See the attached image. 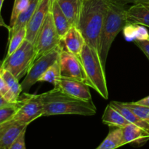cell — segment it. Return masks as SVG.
<instances>
[{"mask_svg": "<svg viewBox=\"0 0 149 149\" xmlns=\"http://www.w3.org/2000/svg\"><path fill=\"white\" fill-rule=\"evenodd\" d=\"M36 50L34 44L25 39L22 45L2 62L1 68L11 72L18 80L27 74L35 61Z\"/></svg>", "mask_w": 149, "mask_h": 149, "instance_id": "obj_5", "label": "cell"}, {"mask_svg": "<svg viewBox=\"0 0 149 149\" xmlns=\"http://www.w3.org/2000/svg\"><path fill=\"white\" fill-rule=\"evenodd\" d=\"M4 1V0H0V27L5 28L6 29H7L8 32H10V30H11V27H10V26H8L7 24H6L5 22H4V19H3L2 16H1V7H2Z\"/></svg>", "mask_w": 149, "mask_h": 149, "instance_id": "obj_32", "label": "cell"}, {"mask_svg": "<svg viewBox=\"0 0 149 149\" xmlns=\"http://www.w3.org/2000/svg\"><path fill=\"white\" fill-rule=\"evenodd\" d=\"M0 95L4 97L7 101L10 103H17V99L15 97L14 95L10 90L7 84H6L5 81L3 79L2 76L0 74Z\"/></svg>", "mask_w": 149, "mask_h": 149, "instance_id": "obj_27", "label": "cell"}, {"mask_svg": "<svg viewBox=\"0 0 149 149\" xmlns=\"http://www.w3.org/2000/svg\"><path fill=\"white\" fill-rule=\"evenodd\" d=\"M0 74L2 76L6 84H7L10 90H11L13 94L15 95V97L18 100L19 97L23 93L21 84L19 83V80L11 72H10L7 70L4 69V68L0 69Z\"/></svg>", "mask_w": 149, "mask_h": 149, "instance_id": "obj_22", "label": "cell"}, {"mask_svg": "<svg viewBox=\"0 0 149 149\" xmlns=\"http://www.w3.org/2000/svg\"><path fill=\"white\" fill-rule=\"evenodd\" d=\"M39 2H40V0H30V2H29V4L27 8L18 16L17 19L16 20L15 23H14L13 27L11 28L10 31L8 32V40L17 31L21 29L22 28L26 27L27 23H29L30 18L33 15V13H34L36 9L37 8Z\"/></svg>", "mask_w": 149, "mask_h": 149, "instance_id": "obj_19", "label": "cell"}, {"mask_svg": "<svg viewBox=\"0 0 149 149\" xmlns=\"http://www.w3.org/2000/svg\"><path fill=\"white\" fill-rule=\"evenodd\" d=\"M17 111V106H7L0 109V125L10 120Z\"/></svg>", "mask_w": 149, "mask_h": 149, "instance_id": "obj_28", "label": "cell"}, {"mask_svg": "<svg viewBox=\"0 0 149 149\" xmlns=\"http://www.w3.org/2000/svg\"><path fill=\"white\" fill-rule=\"evenodd\" d=\"M127 23L149 27V4H132L127 12Z\"/></svg>", "mask_w": 149, "mask_h": 149, "instance_id": "obj_15", "label": "cell"}, {"mask_svg": "<svg viewBox=\"0 0 149 149\" xmlns=\"http://www.w3.org/2000/svg\"><path fill=\"white\" fill-rule=\"evenodd\" d=\"M127 7L114 0H109V7L105 17L100 40V58L103 68L106 69V61L112 43L116 36L123 30L127 23Z\"/></svg>", "mask_w": 149, "mask_h": 149, "instance_id": "obj_3", "label": "cell"}, {"mask_svg": "<svg viewBox=\"0 0 149 149\" xmlns=\"http://www.w3.org/2000/svg\"><path fill=\"white\" fill-rule=\"evenodd\" d=\"M63 48V44L51 50L50 52L45 54L34 61L31 68H29L27 74L23 80L21 84L22 90L24 93H29L31 87L39 82V79L42 74L49 68V66L56 62L60 58L61 51Z\"/></svg>", "mask_w": 149, "mask_h": 149, "instance_id": "obj_8", "label": "cell"}, {"mask_svg": "<svg viewBox=\"0 0 149 149\" xmlns=\"http://www.w3.org/2000/svg\"><path fill=\"white\" fill-rule=\"evenodd\" d=\"M15 103H10V102L7 101L5 98H4L3 96H1L0 95V109L1 108H4V107H7V106H14L15 105Z\"/></svg>", "mask_w": 149, "mask_h": 149, "instance_id": "obj_33", "label": "cell"}, {"mask_svg": "<svg viewBox=\"0 0 149 149\" xmlns=\"http://www.w3.org/2000/svg\"><path fill=\"white\" fill-rule=\"evenodd\" d=\"M109 7V0H83L77 27L86 44L100 56L102 29Z\"/></svg>", "mask_w": 149, "mask_h": 149, "instance_id": "obj_1", "label": "cell"}, {"mask_svg": "<svg viewBox=\"0 0 149 149\" xmlns=\"http://www.w3.org/2000/svg\"><path fill=\"white\" fill-rule=\"evenodd\" d=\"M58 5L71 23L77 26L83 0H56Z\"/></svg>", "mask_w": 149, "mask_h": 149, "instance_id": "obj_16", "label": "cell"}, {"mask_svg": "<svg viewBox=\"0 0 149 149\" xmlns=\"http://www.w3.org/2000/svg\"><path fill=\"white\" fill-rule=\"evenodd\" d=\"M26 36V28H22L19 31H17L15 33L11 36L9 39V46L7 49V53L6 57L9 56L12 53L15 52L20 45H22Z\"/></svg>", "mask_w": 149, "mask_h": 149, "instance_id": "obj_24", "label": "cell"}, {"mask_svg": "<svg viewBox=\"0 0 149 149\" xmlns=\"http://www.w3.org/2000/svg\"><path fill=\"white\" fill-rule=\"evenodd\" d=\"M123 129V146L126 144L141 145L149 141V133L140 127L130 123Z\"/></svg>", "mask_w": 149, "mask_h": 149, "instance_id": "obj_14", "label": "cell"}, {"mask_svg": "<svg viewBox=\"0 0 149 149\" xmlns=\"http://www.w3.org/2000/svg\"><path fill=\"white\" fill-rule=\"evenodd\" d=\"M29 2L30 0H15L10 17V27H13L18 16L27 8Z\"/></svg>", "mask_w": 149, "mask_h": 149, "instance_id": "obj_25", "label": "cell"}, {"mask_svg": "<svg viewBox=\"0 0 149 149\" xmlns=\"http://www.w3.org/2000/svg\"><path fill=\"white\" fill-rule=\"evenodd\" d=\"M81 59L87 76V84L107 100L109 90L106 78V69L102 65L100 58L93 49L85 44L81 54Z\"/></svg>", "mask_w": 149, "mask_h": 149, "instance_id": "obj_4", "label": "cell"}, {"mask_svg": "<svg viewBox=\"0 0 149 149\" xmlns=\"http://www.w3.org/2000/svg\"><path fill=\"white\" fill-rule=\"evenodd\" d=\"M124 36L127 41L148 40L149 33L145 26L135 23H127L123 29Z\"/></svg>", "mask_w": 149, "mask_h": 149, "instance_id": "obj_20", "label": "cell"}, {"mask_svg": "<svg viewBox=\"0 0 149 149\" xmlns=\"http://www.w3.org/2000/svg\"><path fill=\"white\" fill-rule=\"evenodd\" d=\"M61 77V66L58 59L42 74V77L39 78V81H47V82L52 83L54 85Z\"/></svg>", "mask_w": 149, "mask_h": 149, "instance_id": "obj_23", "label": "cell"}, {"mask_svg": "<svg viewBox=\"0 0 149 149\" xmlns=\"http://www.w3.org/2000/svg\"><path fill=\"white\" fill-rule=\"evenodd\" d=\"M54 87L79 100H93L89 86L79 80L61 77L54 84Z\"/></svg>", "mask_w": 149, "mask_h": 149, "instance_id": "obj_10", "label": "cell"}, {"mask_svg": "<svg viewBox=\"0 0 149 149\" xmlns=\"http://www.w3.org/2000/svg\"><path fill=\"white\" fill-rule=\"evenodd\" d=\"M52 0H40L37 8L26 25V39L34 44L51 7Z\"/></svg>", "mask_w": 149, "mask_h": 149, "instance_id": "obj_11", "label": "cell"}, {"mask_svg": "<svg viewBox=\"0 0 149 149\" xmlns=\"http://www.w3.org/2000/svg\"><path fill=\"white\" fill-rule=\"evenodd\" d=\"M61 38L58 34L54 23L52 13L49 10L34 42L36 50L35 61L56 48L61 45Z\"/></svg>", "mask_w": 149, "mask_h": 149, "instance_id": "obj_7", "label": "cell"}, {"mask_svg": "<svg viewBox=\"0 0 149 149\" xmlns=\"http://www.w3.org/2000/svg\"><path fill=\"white\" fill-rule=\"evenodd\" d=\"M27 129V128H26ZM26 129L22 131L21 133L16 138L13 143L10 146V149H26V143H25V136H26Z\"/></svg>", "mask_w": 149, "mask_h": 149, "instance_id": "obj_29", "label": "cell"}, {"mask_svg": "<svg viewBox=\"0 0 149 149\" xmlns=\"http://www.w3.org/2000/svg\"><path fill=\"white\" fill-rule=\"evenodd\" d=\"M59 62L61 77L79 80L87 84V76L81 59L66 50L63 45L60 54Z\"/></svg>", "mask_w": 149, "mask_h": 149, "instance_id": "obj_9", "label": "cell"}, {"mask_svg": "<svg viewBox=\"0 0 149 149\" xmlns=\"http://www.w3.org/2000/svg\"><path fill=\"white\" fill-rule=\"evenodd\" d=\"M63 47L78 58H81L83 47L86 44L85 39L78 27L71 26L61 39Z\"/></svg>", "mask_w": 149, "mask_h": 149, "instance_id": "obj_13", "label": "cell"}, {"mask_svg": "<svg viewBox=\"0 0 149 149\" xmlns=\"http://www.w3.org/2000/svg\"><path fill=\"white\" fill-rule=\"evenodd\" d=\"M125 106L130 109L136 116L138 117L141 118L143 120L147 121L149 122V108L146 107V106H141L135 102L132 103H122Z\"/></svg>", "mask_w": 149, "mask_h": 149, "instance_id": "obj_26", "label": "cell"}, {"mask_svg": "<svg viewBox=\"0 0 149 149\" xmlns=\"http://www.w3.org/2000/svg\"><path fill=\"white\" fill-rule=\"evenodd\" d=\"M50 10L58 34H59L60 37L62 39L63 36L71 28V23L67 18L65 15L64 14L63 10L61 9L60 6L58 5L56 0H52Z\"/></svg>", "mask_w": 149, "mask_h": 149, "instance_id": "obj_18", "label": "cell"}, {"mask_svg": "<svg viewBox=\"0 0 149 149\" xmlns=\"http://www.w3.org/2000/svg\"><path fill=\"white\" fill-rule=\"evenodd\" d=\"M1 65H2V62H1V60H0V69H1Z\"/></svg>", "mask_w": 149, "mask_h": 149, "instance_id": "obj_35", "label": "cell"}, {"mask_svg": "<svg viewBox=\"0 0 149 149\" xmlns=\"http://www.w3.org/2000/svg\"><path fill=\"white\" fill-rule=\"evenodd\" d=\"M16 106L17 111L12 118L13 120L29 125L36 119L43 116V104L41 95L29 94L23 92Z\"/></svg>", "mask_w": 149, "mask_h": 149, "instance_id": "obj_6", "label": "cell"}, {"mask_svg": "<svg viewBox=\"0 0 149 149\" xmlns=\"http://www.w3.org/2000/svg\"><path fill=\"white\" fill-rule=\"evenodd\" d=\"M28 126L12 119L0 125V149H10L16 138Z\"/></svg>", "mask_w": 149, "mask_h": 149, "instance_id": "obj_12", "label": "cell"}, {"mask_svg": "<svg viewBox=\"0 0 149 149\" xmlns=\"http://www.w3.org/2000/svg\"><path fill=\"white\" fill-rule=\"evenodd\" d=\"M40 95L43 104V116L68 114L93 116L97 111L93 100H79L55 87Z\"/></svg>", "mask_w": 149, "mask_h": 149, "instance_id": "obj_2", "label": "cell"}, {"mask_svg": "<svg viewBox=\"0 0 149 149\" xmlns=\"http://www.w3.org/2000/svg\"><path fill=\"white\" fill-rule=\"evenodd\" d=\"M135 103L138 105H141V106L149 108V96H147V97H144V98L141 99V100H138V101L135 102Z\"/></svg>", "mask_w": 149, "mask_h": 149, "instance_id": "obj_34", "label": "cell"}, {"mask_svg": "<svg viewBox=\"0 0 149 149\" xmlns=\"http://www.w3.org/2000/svg\"><path fill=\"white\" fill-rule=\"evenodd\" d=\"M102 122L110 127L123 128L130 122L109 103L105 109L102 116Z\"/></svg>", "mask_w": 149, "mask_h": 149, "instance_id": "obj_17", "label": "cell"}, {"mask_svg": "<svg viewBox=\"0 0 149 149\" xmlns=\"http://www.w3.org/2000/svg\"><path fill=\"white\" fill-rule=\"evenodd\" d=\"M135 45L145 54L146 56L149 60V39L148 40H135L134 41Z\"/></svg>", "mask_w": 149, "mask_h": 149, "instance_id": "obj_30", "label": "cell"}, {"mask_svg": "<svg viewBox=\"0 0 149 149\" xmlns=\"http://www.w3.org/2000/svg\"><path fill=\"white\" fill-rule=\"evenodd\" d=\"M114 1H118L121 4H125V5H127V4H149V0H114Z\"/></svg>", "mask_w": 149, "mask_h": 149, "instance_id": "obj_31", "label": "cell"}, {"mask_svg": "<svg viewBox=\"0 0 149 149\" xmlns=\"http://www.w3.org/2000/svg\"><path fill=\"white\" fill-rule=\"evenodd\" d=\"M123 146V129L113 127L97 149H115Z\"/></svg>", "mask_w": 149, "mask_h": 149, "instance_id": "obj_21", "label": "cell"}]
</instances>
